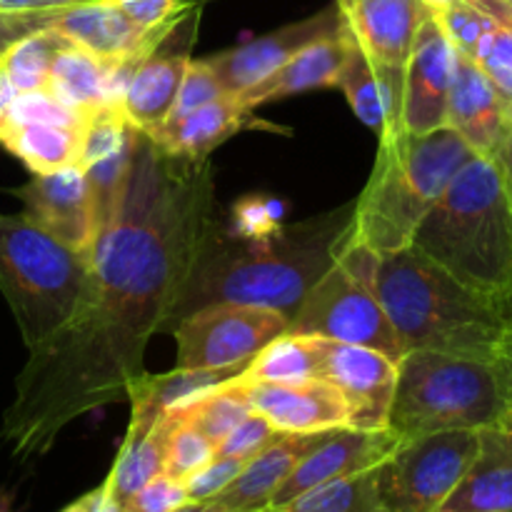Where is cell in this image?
<instances>
[{
    "label": "cell",
    "instance_id": "cell-16",
    "mask_svg": "<svg viewBox=\"0 0 512 512\" xmlns=\"http://www.w3.org/2000/svg\"><path fill=\"white\" fill-rule=\"evenodd\" d=\"M340 28L338 5L313 15V18L298 20V23L283 25L263 38L248 40V43L230 48L225 53L210 55L208 65L218 75L220 85L228 95H238L243 90L253 88L255 83L268 78L270 73L288 63L298 50L323 35L335 33Z\"/></svg>",
    "mask_w": 512,
    "mask_h": 512
},
{
    "label": "cell",
    "instance_id": "cell-52",
    "mask_svg": "<svg viewBox=\"0 0 512 512\" xmlns=\"http://www.w3.org/2000/svg\"><path fill=\"white\" fill-rule=\"evenodd\" d=\"M500 310H503V318L508 320V323H512V293L505 298V303L500 305Z\"/></svg>",
    "mask_w": 512,
    "mask_h": 512
},
{
    "label": "cell",
    "instance_id": "cell-11",
    "mask_svg": "<svg viewBox=\"0 0 512 512\" xmlns=\"http://www.w3.org/2000/svg\"><path fill=\"white\" fill-rule=\"evenodd\" d=\"M200 5L190 8L165 38L138 63L120 98L125 118L135 130L153 133L173 113L175 98L183 85L185 70L193 60L195 35H198Z\"/></svg>",
    "mask_w": 512,
    "mask_h": 512
},
{
    "label": "cell",
    "instance_id": "cell-35",
    "mask_svg": "<svg viewBox=\"0 0 512 512\" xmlns=\"http://www.w3.org/2000/svg\"><path fill=\"white\" fill-rule=\"evenodd\" d=\"M175 420V418H173ZM215 458V445L200 433L198 428L175 420L168 438V450H165L163 473L173 480H188L190 475L198 473L203 465Z\"/></svg>",
    "mask_w": 512,
    "mask_h": 512
},
{
    "label": "cell",
    "instance_id": "cell-8",
    "mask_svg": "<svg viewBox=\"0 0 512 512\" xmlns=\"http://www.w3.org/2000/svg\"><path fill=\"white\" fill-rule=\"evenodd\" d=\"M378 258L375 250L350 235L335 263L305 295L290 333L363 345L393 360L403 358L405 350L378 293Z\"/></svg>",
    "mask_w": 512,
    "mask_h": 512
},
{
    "label": "cell",
    "instance_id": "cell-18",
    "mask_svg": "<svg viewBox=\"0 0 512 512\" xmlns=\"http://www.w3.org/2000/svg\"><path fill=\"white\" fill-rule=\"evenodd\" d=\"M343 25L375 65L405 68L418 28L430 10L420 0H348Z\"/></svg>",
    "mask_w": 512,
    "mask_h": 512
},
{
    "label": "cell",
    "instance_id": "cell-33",
    "mask_svg": "<svg viewBox=\"0 0 512 512\" xmlns=\"http://www.w3.org/2000/svg\"><path fill=\"white\" fill-rule=\"evenodd\" d=\"M130 133H133V125L128 123L120 105L105 103L100 108H95L83 123L78 165L85 170L88 165L118 153L128 143Z\"/></svg>",
    "mask_w": 512,
    "mask_h": 512
},
{
    "label": "cell",
    "instance_id": "cell-39",
    "mask_svg": "<svg viewBox=\"0 0 512 512\" xmlns=\"http://www.w3.org/2000/svg\"><path fill=\"white\" fill-rule=\"evenodd\" d=\"M278 430L258 413H250L243 423L230 430L228 438L215 448V455L220 458H238L248 463L258 453H263L273 440H278Z\"/></svg>",
    "mask_w": 512,
    "mask_h": 512
},
{
    "label": "cell",
    "instance_id": "cell-29",
    "mask_svg": "<svg viewBox=\"0 0 512 512\" xmlns=\"http://www.w3.org/2000/svg\"><path fill=\"white\" fill-rule=\"evenodd\" d=\"M343 35L345 60L338 75V88L345 93L353 113L358 115L368 128L385 133V130H388V103H385L383 80H380L378 65L365 55V50L360 48L358 40L348 33L345 25Z\"/></svg>",
    "mask_w": 512,
    "mask_h": 512
},
{
    "label": "cell",
    "instance_id": "cell-1",
    "mask_svg": "<svg viewBox=\"0 0 512 512\" xmlns=\"http://www.w3.org/2000/svg\"><path fill=\"white\" fill-rule=\"evenodd\" d=\"M215 220L210 160L170 155L135 130L115 218L90 250L88 285L73 318L30 348L5 408L0 440L18 460L40 458L90 410L128 403L145 350L165 333Z\"/></svg>",
    "mask_w": 512,
    "mask_h": 512
},
{
    "label": "cell",
    "instance_id": "cell-36",
    "mask_svg": "<svg viewBox=\"0 0 512 512\" xmlns=\"http://www.w3.org/2000/svg\"><path fill=\"white\" fill-rule=\"evenodd\" d=\"M433 15L438 18V23L443 25L445 35H448L450 43L455 45V50H458L460 55L473 58L485 28L490 25L488 15L480 8H475L470 0H450L445 8H440L438 13Z\"/></svg>",
    "mask_w": 512,
    "mask_h": 512
},
{
    "label": "cell",
    "instance_id": "cell-21",
    "mask_svg": "<svg viewBox=\"0 0 512 512\" xmlns=\"http://www.w3.org/2000/svg\"><path fill=\"white\" fill-rule=\"evenodd\" d=\"M330 430L323 433H280L263 453L250 458L238 478L208 500V505L228 512H265L280 485L290 478L300 460L318 448Z\"/></svg>",
    "mask_w": 512,
    "mask_h": 512
},
{
    "label": "cell",
    "instance_id": "cell-38",
    "mask_svg": "<svg viewBox=\"0 0 512 512\" xmlns=\"http://www.w3.org/2000/svg\"><path fill=\"white\" fill-rule=\"evenodd\" d=\"M8 123H53L68 125V128H83L85 118L75 110L65 108L48 90H30V93L15 95Z\"/></svg>",
    "mask_w": 512,
    "mask_h": 512
},
{
    "label": "cell",
    "instance_id": "cell-20",
    "mask_svg": "<svg viewBox=\"0 0 512 512\" xmlns=\"http://www.w3.org/2000/svg\"><path fill=\"white\" fill-rule=\"evenodd\" d=\"M510 113L488 75L468 55L458 53L453 90L448 103V125L473 148L475 155L493 158L500 148Z\"/></svg>",
    "mask_w": 512,
    "mask_h": 512
},
{
    "label": "cell",
    "instance_id": "cell-13",
    "mask_svg": "<svg viewBox=\"0 0 512 512\" xmlns=\"http://www.w3.org/2000/svg\"><path fill=\"white\" fill-rule=\"evenodd\" d=\"M320 378L328 380L350 413L348 428L385 430L393 405L398 360L363 345L320 338Z\"/></svg>",
    "mask_w": 512,
    "mask_h": 512
},
{
    "label": "cell",
    "instance_id": "cell-48",
    "mask_svg": "<svg viewBox=\"0 0 512 512\" xmlns=\"http://www.w3.org/2000/svg\"><path fill=\"white\" fill-rule=\"evenodd\" d=\"M38 0H0V15H15L25 13V10H35Z\"/></svg>",
    "mask_w": 512,
    "mask_h": 512
},
{
    "label": "cell",
    "instance_id": "cell-12",
    "mask_svg": "<svg viewBox=\"0 0 512 512\" xmlns=\"http://www.w3.org/2000/svg\"><path fill=\"white\" fill-rule=\"evenodd\" d=\"M458 50L433 13L423 20L403 68L400 128L413 135L433 133L448 125Z\"/></svg>",
    "mask_w": 512,
    "mask_h": 512
},
{
    "label": "cell",
    "instance_id": "cell-41",
    "mask_svg": "<svg viewBox=\"0 0 512 512\" xmlns=\"http://www.w3.org/2000/svg\"><path fill=\"white\" fill-rule=\"evenodd\" d=\"M183 505H188L185 485L180 480H173L165 473H160L158 478L143 485L123 508L125 512H175L183 508Z\"/></svg>",
    "mask_w": 512,
    "mask_h": 512
},
{
    "label": "cell",
    "instance_id": "cell-27",
    "mask_svg": "<svg viewBox=\"0 0 512 512\" xmlns=\"http://www.w3.org/2000/svg\"><path fill=\"white\" fill-rule=\"evenodd\" d=\"M165 413H170L180 423L198 428L218 448L228 438L230 430L253 413V408H250V400L240 383V375H235V378L225 380V383L200 393L198 398L185 400L183 405L165 410Z\"/></svg>",
    "mask_w": 512,
    "mask_h": 512
},
{
    "label": "cell",
    "instance_id": "cell-15",
    "mask_svg": "<svg viewBox=\"0 0 512 512\" xmlns=\"http://www.w3.org/2000/svg\"><path fill=\"white\" fill-rule=\"evenodd\" d=\"M403 438L393 433L390 428L385 430H358V428H335L330 430L328 438L310 450L298 468L290 473V478L280 485L278 493L270 500L268 510L273 512L283 508L298 495L318 488V485L330 483V480L348 478V475L365 473V470L378 468L380 463L393 455L398 443Z\"/></svg>",
    "mask_w": 512,
    "mask_h": 512
},
{
    "label": "cell",
    "instance_id": "cell-40",
    "mask_svg": "<svg viewBox=\"0 0 512 512\" xmlns=\"http://www.w3.org/2000/svg\"><path fill=\"white\" fill-rule=\"evenodd\" d=\"M245 468V460L238 458H220L215 455L208 465L198 470V473L190 475L188 480H183L185 493H188V503H208L215 495L223 493L230 483L240 475V470Z\"/></svg>",
    "mask_w": 512,
    "mask_h": 512
},
{
    "label": "cell",
    "instance_id": "cell-42",
    "mask_svg": "<svg viewBox=\"0 0 512 512\" xmlns=\"http://www.w3.org/2000/svg\"><path fill=\"white\" fill-rule=\"evenodd\" d=\"M140 28H165L195 8V0H115Z\"/></svg>",
    "mask_w": 512,
    "mask_h": 512
},
{
    "label": "cell",
    "instance_id": "cell-9",
    "mask_svg": "<svg viewBox=\"0 0 512 512\" xmlns=\"http://www.w3.org/2000/svg\"><path fill=\"white\" fill-rule=\"evenodd\" d=\"M478 430H445L400 440L378 465L385 512H440L478 453Z\"/></svg>",
    "mask_w": 512,
    "mask_h": 512
},
{
    "label": "cell",
    "instance_id": "cell-32",
    "mask_svg": "<svg viewBox=\"0 0 512 512\" xmlns=\"http://www.w3.org/2000/svg\"><path fill=\"white\" fill-rule=\"evenodd\" d=\"M133 143H135V128L130 133L128 143L118 150V153L108 155V158L98 160V163L85 168V180H88L90 200H93L95 220H98V230L103 233L115 218L120 198H123L125 183H128L130 158H133Z\"/></svg>",
    "mask_w": 512,
    "mask_h": 512
},
{
    "label": "cell",
    "instance_id": "cell-53",
    "mask_svg": "<svg viewBox=\"0 0 512 512\" xmlns=\"http://www.w3.org/2000/svg\"><path fill=\"white\" fill-rule=\"evenodd\" d=\"M0 512H13V510H10V498H8V495H0Z\"/></svg>",
    "mask_w": 512,
    "mask_h": 512
},
{
    "label": "cell",
    "instance_id": "cell-4",
    "mask_svg": "<svg viewBox=\"0 0 512 512\" xmlns=\"http://www.w3.org/2000/svg\"><path fill=\"white\" fill-rule=\"evenodd\" d=\"M378 293L403 350L493 360L508 320L498 303L408 245L378 258Z\"/></svg>",
    "mask_w": 512,
    "mask_h": 512
},
{
    "label": "cell",
    "instance_id": "cell-50",
    "mask_svg": "<svg viewBox=\"0 0 512 512\" xmlns=\"http://www.w3.org/2000/svg\"><path fill=\"white\" fill-rule=\"evenodd\" d=\"M175 512H228V510L213 508V505H208V503H188V505H183V508H178Z\"/></svg>",
    "mask_w": 512,
    "mask_h": 512
},
{
    "label": "cell",
    "instance_id": "cell-43",
    "mask_svg": "<svg viewBox=\"0 0 512 512\" xmlns=\"http://www.w3.org/2000/svg\"><path fill=\"white\" fill-rule=\"evenodd\" d=\"M493 363L495 368H498L505 400H508V405H512V323L505 325L503 335H500V343L498 348H495Z\"/></svg>",
    "mask_w": 512,
    "mask_h": 512
},
{
    "label": "cell",
    "instance_id": "cell-14",
    "mask_svg": "<svg viewBox=\"0 0 512 512\" xmlns=\"http://www.w3.org/2000/svg\"><path fill=\"white\" fill-rule=\"evenodd\" d=\"M13 193L25 205V218L33 220L38 228L73 248L75 253L90 255V250L98 243L100 230L85 170L80 165L33 175Z\"/></svg>",
    "mask_w": 512,
    "mask_h": 512
},
{
    "label": "cell",
    "instance_id": "cell-30",
    "mask_svg": "<svg viewBox=\"0 0 512 512\" xmlns=\"http://www.w3.org/2000/svg\"><path fill=\"white\" fill-rule=\"evenodd\" d=\"M68 43L70 40L60 35L58 30H35V33L23 35V38L13 40L5 50H0V68L5 70L18 93L45 90L55 55Z\"/></svg>",
    "mask_w": 512,
    "mask_h": 512
},
{
    "label": "cell",
    "instance_id": "cell-25",
    "mask_svg": "<svg viewBox=\"0 0 512 512\" xmlns=\"http://www.w3.org/2000/svg\"><path fill=\"white\" fill-rule=\"evenodd\" d=\"M83 128L53 123H8L0 133V143L33 175L55 173L68 165H78Z\"/></svg>",
    "mask_w": 512,
    "mask_h": 512
},
{
    "label": "cell",
    "instance_id": "cell-22",
    "mask_svg": "<svg viewBox=\"0 0 512 512\" xmlns=\"http://www.w3.org/2000/svg\"><path fill=\"white\" fill-rule=\"evenodd\" d=\"M130 405H133V418H130L128 433L120 445L113 470L103 483L108 493L123 505L143 485L163 473L165 450H168L170 430L175 425L173 415L163 413L148 400L130 398Z\"/></svg>",
    "mask_w": 512,
    "mask_h": 512
},
{
    "label": "cell",
    "instance_id": "cell-51",
    "mask_svg": "<svg viewBox=\"0 0 512 512\" xmlns=\"http://www.w3.org/2000/svg\"><path fill=\"white\" fill-rule=\"evenodd\" d=\"M420 3H423L425 8L430 10V13H438V10L445 8V5H448L450 0H420Z\"/></svg>",
    "mask_w": 512,
    "mask_h": 512
},
{
    "label": "cell",
    "instance_id": "cell-3",
    "mask_svg": "<svg viewBox=\"0 0 512 512\" xmlns=\"http://www.w3.org/2000/svg\"><path fill=\"white\" fill-rule=\"evenodd\" d=\"M410 245L500 308L512 293V205L498 163L473 155L420 220Z\"/></svg>",
    "mask_w": 512,
    "mask_h": 512
},
{
    "label": "cell",
    "instance_id": "cell-49",
    "mask_svg": "<svg viewBox=\"0 0 512 512\" xmlns=\"http://www.w3.org/2000/svg\"><path fill=\"white\" fill-rule=\"evenodd\" d=\"M78 3H90V0H38L35 10H55V8H65V5H78Z\"/></svg>",
    "mask_w": 512,
    "mask_h": 512
},
{
    "label": "cell",
    "instance_id": "cell-7",
    "mask_svg": "<svg viewBox=\"0 0 512 512\" xmlns=\"http://www.w3.org/2000/svg\"><path fill=\"white\" fill-rule=\"evenodd\" d=\"M88 270V255L75 253L23 213L0 215V293L28 350L73 318Z\"/></svg>",
    "mask_w": 512,
    "mask_h": 512
},
{
    "label": "cell",
    "instance_id": "cell-23",
    "mask_svg": "<svg viewBox=\"0 0 512 512\" xmlns=\"http://www.w3.org/2000/svg\"><path fill=\"white\" fill-rule=\"evenodd\" d=\"M345 60V35L343 20L335 33L323 35L305 45L303 50L293 55L285 65H280L275 73L255 83L253 88L238 93V103L245 110H255L258 105L273 103V100L285 98V95L305 93V90L335 88L338 85L340 68Z\"/></svg>",
    "mask_w": 512,
    "mask_h": 512
},
{
    "label": "cell",
    "instance_id": "cell-54",
    "mask_svg": "<svg viewBox=\"0 0 512 512\" xmlns=\"http://www.w3.org/2000/svg\"><path fill=\"white\" fill-rule=\"evenodd\" d=\"M343 3H348V0H335V5H343Z\"/></svg>",
    "mask_w": 512,
    "mask_h": 512
},
{
    "label": "cell",
    "instance_id": "cell-2",
    "mask_svg": "<svg viewBox=\"0 0 512 512\" xmlns=\"http://www.w3.org/2000/svg\"><path fill=\"white\" fill-rule=\"evenodd\" d=\"M355 200L300 223L258 235L255 243L233 240L215 223L195 258L190 278L165 333L185 315L215 303L260 305L293 323L305 295L335 263L350 238Z\"/></svg>",
    "mask_w": 512,
    "mask_h": 512
},
{
    "label": "cell",
    "instance_id": "cell-44",
    "mask_svg": "<svg viewBox=\"0 0 512 512\" xmlns=\"http://www.w3.org/2000/svg\"><path fill=\"white\" fill-rule=\"evenodd\" d=\"M493 160L498 163L500 175H503L505 190H508V198L512 205V120H510L508 130H505L503 140H500V148H498V153L493 155Z\"/></svg>",
    "mask_w": 512,
    "mask_h": 512
},
{
    "label": "cell",
    "instance_id": "cell-6",
    "mask_svg": "<svg viewBox=\"0 0 512 512\" xmlns=\"http://www.w3.org/2000/svg\"><path fill=\"white\" fill-rule=\"evenodd\" d=\"M493 360L408 350L398 360L388 428L398 438L483 430L508 413Z\"/></svg>",
    "mask_w": 512,
    "mask_h": 512
},
{
    "label": "cell",
    "instance_id": "cell-19",
    "mask_svg": "<svg viewBox=\"0 0 512 512\" xmlns=\"http://www.w3.org/2000/svg\"><path fill=\"white\" fill-rule=\"evenodd\" d=\"M478 438L468 473L440 512H512V405Z\"/></svg>",
    "mask_w": 512,
    "mask_h": 512
},
{
    "label": "cell",
    "instance_id": "cell-34",
    "mask_svg": "<svg viewBox=\"0 0 512 512\" xmlns=\"http://www.w3.org/2000/svg\"><path fill=\"white\" fill-rule=\"evenodd\" d=\"M475 63L483 68L493 88L503 98L505 108H508L512 118V28L510 25L498 23L490 18V25L485 28L483 38H480L478 50L473 55Z\"/></svg>",
    "mask_w": 512,
    "mask_h": 512
},
{
    "label": "cell",
    "instance_id": "cell-5",
    "mask_svg": "<svg viewBox=\"0 0 512 512\" xmlns=\"http://www.w3.org/2000/svg\"><path fill=\"white\" fill-rule=\"evenodd\" d=\"M473 155L450 125L425 135H380L373 173L355 198L350 235L378 255L408 248L420 220Z\"/></svg>",
    "mask_w": 512,
    "mask_h": 512
},
{
    "label": "cell",
    "instance_id": "cell-24",
    "mask_svg": "<svg viewBox=\"0 0 512 512\" xmlns=\"http://www.w3.org/2000/svg\"><path fill=\"white\" fill-rule=\"evenodd\" d=\"M248 115L250 110H245L235 95H223L183 118L168 120L148 135L170 155L205 160L213 148L243 128Z\"/></svg>",
    "mask_w": 512,
    "mask_h": 512
},
{
    "label": "cell",
    "instance_id": "cell-31",
    "mask_svg": "<svg viewBox=\"0 0 512 512\" xmlns=\"http://www.w3.org/2000/svg\"><path fill=\"white\" fill-rule=\"evenodd\" d=\"M273 512H385L380 503L378 468L318 485Z\"/></svg>",
    "mask_w": 512,
    "mask_h": 512
},
{
    "label": "cell",
    "instance_id": "cell-45",
    "mask_svg": "<svg viewBox=\"0 0 512 512\" xmlns=\"http://www.w3.org/2000/svg\"><path fill=\"white\" fill-rule=\"evenodd\" d=\"M475 8L483 10L488 18L498 20V23L510 25L512 28V0H470Z\"/></svg>",
    "mask_w": 512,
    "mask_h": 512
},
{
    "label": "cell",
    "instance_id": "cell-10",
    "mask_svg": "<svg viewBox=\"0 0 512 512\" xmlns=\"http://www.w3.org/2000/svg\"><path fill=\"white\" fill-rule=\"evenodd\" d=\"M285 333H290V320L278 310L240 303L205 305L173 328L178 368H248L260 350Z\"/></svg>",
    "mask_w": 512,
    "mask_h": 512
},
{
    "label": "cell",
    "instance_id": "cell-47",
    "mask_svg": "<svg viewBox=\"0 0 512 512\" xmlns=\"http://www.w3.org/2000/svg\"><path fill=\"white\" fill-rule=\"evenodd\" d=\"M93 512H125V508H123V503H118V500L108 493V488H105V485H100L98 503H95Z\"/></svg>",
    "mask_w": 512,
    "mask_h": 512
},
{
    "label": "cell",
    "instance_id": "cell-28",
    "mask_svg": "<svg viewBox=\"0 0 512 512\" xmlns=\"http://www.w3.org/2000/svg\"><path fill=\"white\" fill-rule=\"evenodd\" d=\"M320 355L323 345L318 335L285 333L260 350L240 375L263 383H303L320 378Z\"/></svg>",
    "mask_w": 512,
    "mask_h": 512
},
{
    "label": "cell",
    "instance_id": "cell-17",
    "mask_svg": "<svg viewBox=\"0 0 512 512\" xmlns=\"http://www.w3.org/2000/svg\"><path fill=\"white\" fill-rule=\"evenodd\" d=\"M240 383L253 413L263 415L278 433H323L350 425L343 395L323 378L303 383H263L240 375Z\"/></svg>",
    "mask_w": 512,
    "mask_h": 512
},
{
    "label": "cell",
    "instance_id": "cell-37",
    "mask_svg": "<svg viewBox=\"0 0 512 512\" xmlns=\"http://www.w3.org/2000/svg\"><path fill=\"white\" fill-rule=\"evenodd\" d=\"M223 95L228 93L223 90V85H220L218 75L213 73L208 60L193 58L190 60L188 70H185L183 85H180L178 98H175V105H173V113H170L168 120L183 118V115L193 113V110L203 108V105L213 103V100L223 98ZM168 120H165V123H168Z\"/></svg>",
    "mask_w": 512,
    "mask_h": 512
},
{
    "label": "cell",
    "instance_id": "cell-26",
    "mask_svg": "<svg viewBox=\"0 0 512 512\" xmlns=\"http://www.w3.org/2000/svg\"><path fill=\"white\" fill-rule=\"evenodd\" d=\"M108 65L110 63H103L88 50L68 43L55 55L45 90L55 100H60L65 108L88 118L95 108L108 103V90H105Z\"/></svg>",
    "mask_w": 512,
    "mask_h": 512
},
{
    "label": "cell",
    "instance_id": "cell-46",
    "mask_svg": "<svg viewBox=\"0 0 512 512\" xmlns=\"http://www.w3.org/2000/svg\"><path fill=\"white\" fill-rule=\"evenodd\" d=\"M15 95H18V90L13 88V83L8 80L5 70L0 68V133H3V128L8 125L10 108H13L15 103Z\"/></svg>",
    "mask_w": 512,
    "mask_h": 512
}]
</instances>
